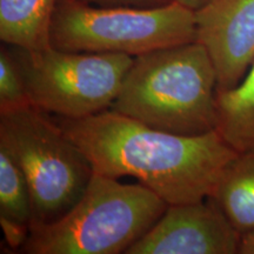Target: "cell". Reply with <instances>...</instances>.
<instances>
[{"label": "cell", "mask_w": 254, "mask_h": 254, "mask_svg": "<svg viewBox=\"0 0 254 254\" xmlns=\"http://www.w3.org/2000/svg\"><path fill=\"white\" fill-rule=\"evenodd\" d=\"M218 132L237 152L254 151V63L236 87L218 90Z\"/></svg>", "instance_id": "cell-11"}, {"label": "cell", "mask_w": 254, "mask_h": 254, "mask_svg": "<svg viewBox=\"0 0 254 254\" xmlns=\"http://www.w3.org/2000/svg\"><path fill=\"white\" fill-rule=\"evenodd\" d=\"M172 1L184 6V7L190 9V11L195 12L198 11L199 8L204 7L205 5H207L211 0H172Z\"/></svg>", "instance_id": "cell-17"}, {"label": "cell", "mask_w": 254, "mask_h": 254, "mask_svg": "<svg viewBox=\"0 0 254 254\" xmlns=\"http://www.w3.org/2000/svg\"><path fill=\"white\" fill-rule=\"evenodd\" d=\"M0 214L32 226L33 205L27 179L13 157L0 145Z\"/></svg>", "instance_id": "cell-12"}, {"label": "cell", "mask_w": 254, "mask_h": 254, "mask_svg": "<svg viewBox=\"0 0 254 254\" xmlns=\"http://www.w3.org/2000/svg\"><path fill=\"white\" fill-rule=\"evenodd\" d=\"M239 253L254 254V232H251V233H246L241 236Z\"/></svg>", "instance_id": "cell-16"}, {"label": "cell", "mask_w": 254, "mask_h": 254, "mask_svg": "<svg viewBox=\"0 0 254 254\" xmlns=\"http://www.w3.org/2000/svg\"><path fill=\"white\" fill-rule=\"evenodd\" d=\"M32 105L12 51H0V113Z\"/></svg>", "instance_id": "cell-13"}, {"label": "cell", "mask_w": 254, "mask_h": 254, "mask_svg": "<svg viewBox=\"0 0 254 254\" xmlns=\"http://www.w3.org/2000/svg\"><path fill=\"white\" fill-rule=\"evenodd\" d=\"M168 204L142 184L93 173L66 214L31 226L23 252L30 254L126 253L165 213Z\"/></svg>", "instance_id": "cell-3"}, {"label": "cell", "mask_w": 254, "mask_h": 254, "mask_svg": "<svg viewBox=\"0 0 254 254\" xmlns=\"http://www.w3.org/2000/svg\"><path fill=\"white\" fill-rule=\"evenodd\" d=\"M208 198L241 236L254 232V151L238 152Z\"/></svg>", "instance_id": "cell-9"}, {"label": "cell", "mask_w": 254, "mask_h": 254, "mask_svg": "<svg viewBox=\"0 0 254 254\" xmlns=\"http://www.w3.org/2000/svg\"><path fill=\"white\" fill-rule=\"evenodd\" d=\"M86 4L95 6H128V7H159L172 2V0H80Z\"/></svg>", "instance_id": "cell-15"}, {"label": "cell", "mask_w": 254, "mask_h": 254, "mask_svg": "<svg viewBox=\"0 0 254 254\" xmlns=\"http://www.w3.org/2000/svg\"><path fill=\"white\" fill-rule=\"evenodd\" d=\"M195 37L194 12L174 1L141 8L59 0L50 28L51 45L56 49L133 58L192 43Z\"/></svg>", "instance_id": "cell-5"}, {"label": "cell", "mask_w": 254, "mask_h": 254, "mask_svg": "<svg viewBox=\"0 0 254 254\" xmlns=\"http://www.w3.org/2000/svg\"><path fill=\"white\" fill-rule=\"evenodd\" d=\"M31 104L60 118L80 119L112 107L133 57L13 47Z\"/></svg>", "instance_id": "cell-6"}, {"label": "cell", "mask_w": 254, "mask_h": 254, "mask_svg": "<svg viewBox=\"0 0 254 254\" xmlns=\"http://www.w3.org/2000/svg\"><path fill=\"white\" fill-rule=\"evenodd\" d=\"M91 161L94 173L133 177L168 205L208 198L238 154L218 129L180 135L145 125L112 109L58 123Z\"/></svg>", "instance_id": "cell-1"}, {"label": "cell", "mask_w": 254, "mask_h": 254, "mask_svg": "<svg viewBox=\"0 0 254 254\" xmlns=\"http://www.w3.org/2000/svg\"><path fill=\"white\" fill-rule=\"evenodd\" d=\"M217 72L198 41L134 57L112 109L153 128L201 135L218 128Z\"/></svg>", "instance_id": "cell-2"}, {"label": "cell", "mask_w": 254, "mask_h": 254, "mask_svg": "<svg viewBox=\"0 0 254 254\" xmlns=\"http://www.w3.org/2000/svg\"><path fill=\"white\" fill-rule=\"evenodd\" d=\"M59 0H0V39L24 50L51 46L50 28Z\"/></svg>", "instance_id": "cell-10"}, {"label": "cell", "mask_w": 254, "mask_h": 254, "mask_svg": "<svg viewBox=\"0 0 254 254\" xmlns=\"http://www.w3.org/2000/svg\"><path fill=\"white\" fill-rule=\"evenodd\" d=\"M0 225L8 246L13 250L23 249L30 236L31 227L1 214H0Z\"/></svg>", "instance_id": "cell-14"}, {"label": "cell", "mask_w": 254, "mask_h": 254, "mask_svg": "<svg viewBox=\"0 0 254 254\" xmlns=\"http://www.w3.org/2000/svg\"><path fill=\"white\" fill-rule=\"evenodd\" d=\"M194 15L195 41L212 60L218 90L236 87L254 63V0H211Z\"/></svg>", "instance_id": "cell-8"}, {"label": "cell", "mask_w": 254, "mask_h": 254, "mask_svg": "<svg viewBox=\"0 0 254 254\" xmlns=\"http://www.w3.org/2000/svg\"><path fill=\"white\" fill-rule=\"evenodd\" d=\"M0 145L27 179L32 225L53 222L67 213L94 173L91 161L59 124L33 105L0 113Z\"/></svg>", "instance_id": "cell-4"}, {"label": "cell", "mask_w": 254, "mask_h": 254, "mask_svg": "<svg viewBox=\"0 0 254 254\" xmlns=\"http://www.w3.org/2000/svg\"><path fill=\"white\" fill-rule=\"evenodd\" d=\"M241 234L211 198L168 205L127 254H236Z\"/></svg>", "instance_id": "cell-7"}]
</instances>
